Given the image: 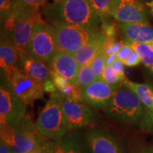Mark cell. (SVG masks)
Here are the masks:
<instances>
[{"mask_svg": "<svg viewBox=\"0 0 153 153\" xmlns=\"http://www.w3.org/2000/svg\"><path fill=\"white\" fill-rule=\"evenodd\" d=\"M63 111L68 131L85 128L97 120V113L92 107L80 102L64 99Z\"/></svg>", "mask_w": 153, "mask_h": 153, "instance_id": "obj_10", "label": "cell"}, {"mask_svg": "<svg viewBox=\"0 0 153 153\" xmlns=\"http://www.w3.org/2000/svg\"><path fill=\"white\" fill-rule=\"evenodd\" d=\"M118 88L101 79H97L81 89L83 103L96 109H104L110 104Z\"/></svg>", "mask_w": 153, "mask_h": 153, "instance_id": "obj_12", "label": "cell"}, {"mask_svg": "<svg viewBox=\"0 0 153 153\" xmlns=\"http://www.w3.org/2000/svg\"><path fill=\"white\" fill-rule=\"evenodd\" d=\"M56 43L59 51L73 55L84 46L99 30L83 26L53 23Z\"/></svg>", "mask_w": 153, "mask_h": 153, "instance_id": "obj_7", "label": "cell"}, {"mask_svg": "<svg viewBox=\"0 0 153 153\" xmlns=\"http://www.w3.org/2000/svg\"><path fill=\"white\" fill-rule=\"evenodd\" d=\"M146 4L149 7V8H150L151 14H152L153 16V0H152V1H150V2H148Z\"/></svg>", "mask_w": 153, "mask_h": 153, "instance_id": "obj_37", "label": "cell"}, {"mask_svg": "<svg viewBox=\"0 0 153 153\" xmlns=\"http://www.w3.org/2000/svg\"><path fill=\"white\" fill-rule=\"evenodd\" d=\"M114 0H89L95 14L101 19L110 16Z\"/></svg>", "mask_w": 153, "mask_h": 153, "instance_id": "obj_26", "label": "cell"}, {"mask_svg": "<svg viewBox=\"0 0 153 153\" xmlns=\"http://www.w3.org/2000/svg\"><path fill=\"white\" fill-rule=\"evenodd\" d=\"M43 12L52 24L60 23L97 29L101 22L89 0H63L45 6Z\"/></svg>", "mask_w": 153, "mask_h": 153, "instance_id": "obj_3", "label": "cell"}, {"mask_svg": "<svg viewBox=\"0 0 153 153\" xmlns=\"http://www.w3.org/2000/svg\"><path fill=\"white\" fill-rule=\"evenodd\" d=\"M19 60V54L16 47L5 33L1 34L0 43V67L4 70L10 66H17Z\"/></svg>", "mask_w": 153, "mask_h": 153, "instance_id": "obj_18", "label": "cell"}, {"mask_svg": "<svg viewBox=\"0 0 153 153\" xmlns=\"http://www.w3.org/2000/svg\"><path fill=\"white\" fill-rule=\"evenodd\" d=\"M65 153H89L85 135L79 132L72 131L64 137L57 140Z\"/></svg>", "mask_w": 153, "mask_h": 153, "instance_id": "obj_19", "label": "cell"}, {"mask_svg": "<svg viewBox=\"0 0 153 153\" xmlns=\"http://www.w3.org/2000/svg\"><path fill=\"white\" fill-rule=\"evenodd\" d=\"M85 137L89 153H126L121 140L106 130L91 129Z\"/></svg>", "mask_w": 153, "mask_h": 153, "instance_id": "obj_11", "label": "cell"}, {"mask_svg": "<svg viewBox=\"0 0 153 153\" xmlns=\"http://www.w3.org/2000/svg\"><path fill=\"white\" fill-rule=\"evenodd\" d=\"M104 39L105 36L99 30L83 47L74 53L73 56L80 67L91 65L94 57L101 51Z\"/></svg>", "mask_w": 153, "mask_h": 153, "instance_id": "obj_17", "label": "cell"}, {"mask_svg": "<svg viewBox=\"0 0 153 153\" xmlns=\"http://www.w3.org/2000/svg\"><path fill=\"white\" fill-rule=\"evenodd\" d=\"M120 1H130V2H133V3H141L140 0H120Z\"/></svg>", "mask_w": 153, "mask_h": 153, "instance_id": "obj_38", "label": "cell"}, {"mask_svg": "<svg viewBox=\"0 0 153 153\" xmlns=\"http://www.w3.org/2000/svg\"><path fill=\"white\" fill-rule=\"evenodd\" d=\"M110 16L120 23H140L150 24L148 15L142 3L114 0Z\"/></svg>", "mask_w": 153, "mask_h": 153, "instance_id": "obj_13", "label": "cell"}, {"mask_svg": "<svg viewBox=\"0 0 153 153\" xmlns=\"http://www.w3.org/2000/svg\"><path fill=\"white\" fill-rule=\"evenodd\" d=\"M0 153H13L9 145L1 140L0 143Z\"/></svg>", "mask_w": 153, "mask_h": 153, "instance_id": "obj_35", "label": "cell"}, {"mask_svg": "<svg viewBox=\"0 0 153 153\" xmlns=\"http://www.w3.org/2000/svg\"><path fill=\"white\" fill-rule=\"evenodd\" d=\"M15 0H0V10H1V19H4L10 12Z\"/></svg>", "mask_w": 153, "mask_h": 153, "instance_id": "obj_29", "label": "cell"}, {"mask_svg": "<svg viewBox=\"0 0 153 153\" xmlns=\"http://www.w3.org/2000/svg\"><path fill=\"white\" fill-rule=\"evenodd\" d=\"M3 72L11 90L26 105L43 98V84L28 75L18 66L8 67Z\"/></svg>", "mask_w": 153, "mask_h": 153, "instance_id": "obj_6", "label": "cell"}, {"mask_svg": "<svg viewBox=\"0 0 153 153\" xmlns=\"http://www.w3.org/2000/svg\"><path fill=\"white\" fill-rule=\"evenodd\" d=\"M123 86L136 94L148 113L153 114V88L148 84L137 83L126 79Z\"/></svg>", "mask_w": 153, "mask_h": 153, "instance_id": "obj_21", "label": "cell"}, {"mask_svg": "<svg viewBox=\"0 0 153 153\" xmlns=\"http://www.w3.org/2000/svg\"><path fill=\"white\" fill-rule=\"evenodd\" d=\"M0 133L1 140L13 153H28L45 141L36 124L26 116L12 125L1 126Z\"/></svg>", "mask_w": 153, "mask_h": 153, "instance_id": "obj_4", "label": "cell"}, {"mask_svg": "<svg viewBox=\"0 0 153 153\" xmlns=\"http://www.w3.org/2000/svg\"><path fill=\"white\" fill-rule=\"evenodd\" d=\"M43 87H44V90H45V91H46V92L52 94L57 91V88L55 87L53 79H49L45 82V83L43 84Z\"/></svg>", "mask_w": 153, "mask_h": 153, "instance_id": "obj_33", "label": "cell"}, {"mask_svg": "<svg viewBox=\"0 0 153 153\" xmlns=\"http://www.w3.org/2000/svg\"><path fill=\"white\" fill-rule=\"evenodd\" d=\"M128 43L137 53L142 62L145 66L148 68H153V51L148 44L137 42H130Z\"/></svg>", "mask_w": 153, "mask_h": 153, "instance_id": "obj_23", "label": "cell"}, {"mask_svg": "<svg viewBox=\"0 0 153 153\" xmlns=\"http://www.w3.org/2000/svg\"><path fill=\"white\" fill-rule=\"evenodd\" d=\"M148 114H149V116H150V119H151V120H152V124H153V114H151V113H148Z\"/></svg>", "mask_w": 153, "mask_h": 153, "instance_id": "obj_40", "label": "cell"}, {"mask_svg": "<svg viewBox=\"0 0 153 153\" xmlns=\"http://www.w3.org/2000/svg\"><path fill=\"white\" fill-rule=\"evenodd\" d=\"M97 79V78L96 77L95 74L94 73L91 65H84L80 67L75 85L80 89H82L86 86L90 85Z\"/></svg>", "mask_w": 153, "mask_h": 153, "instance_id": "obj_25", "label": "cell"}, {"mask_svg": "<svg viewBox=\"0 0 153 153\" xmlns=\"http://www.w3.org/2000/svg\"><path fill=\"white\" fill-rule=\"evenodd\" d=\"M2 20L4 33L16 47L19 58L28 53L27 49L33 28L38 23L43 22L39 8L15 0L11 11Z\"/></svg>", "mask_w": 153, "mask_h": 153, "instance_id": "obj_1", "label": "cell"}, {"mask_svg": "<svg viewBox=\"0 0 153 153\" xmlns=\"http://www.w3.org/2000/svg\"><path fill=\"white\" fill-rule=\"evenodd\" d=\"M148 44V45H149V46H150V48L153 51V41H150V42H149L148 43H147Z\"/></svg>", "mask_w": 153, "mask_h": 153, "instance_id": "obj_39", "label": "cell"}, {"mask_svg": "<svg viewBox=\"0 0 153 153\" xmlns=\"http://www.w3.org/2000/svg\"><path fill=\"white\" fill-rule=\"evenodd\" d=\"M124 43L123 41H116L114 37H106L103 43L101 52L104 55L107 65H110L113 61L117 59L118 50Z\"/></svg>", "mask_w": 153, "mask_h": 153, "instance_id": "obj_22", "label": "cell"}, {"mask_svg": "<svg viewBox=\"0 0 153 153\" xmlns=\"http://www.w3.org/2000/svg\"><path fill=\"white\" fill-rule=\"evenodd\" d=\"M150 70H151V72H152V74H153V68H150Z\"/></svg>", "mask_w": 153, "mask_h": 153, "instance_id": "obj_42", "label": "cell"}, {"mask_svg": "<svg viewBox=\"0 0 153 153\" xmlns=\"http://www.w3.org/2000/svg\"><path fill=\"white\" fill-rule=\"evenodd\" d=\"M101 32L106 37H114L116 33V26L108 21V17L101 19Z\"/></svg>", "mask_w": 153, "mask_h": 153, "instance_id": "obj_28", "label": "cell"}, {"mask_svg": "<svg viewBox=\"0 0 153 153\" xmlns=\"http://www.w3.org/2000/svg\"><path fill=\"white\" fill-rule=\"evenodd\" d=\"M136 153H153V145L140 149Z\"/></svg>", "mask_w": 153, "mask_h": 153, "instance_id": "obj_36", "label": "cell"}, {"mask_svg": "<svg viewBox=\"0 0 153 153\" xmlns=\"http://www.w3.org/2000/svg\"><path fill=\"white\" fill-rule=\"evenodd\" d=\"M28 153H49L48 142H44Z\"/></svg>", "mask_w": 153, "mask_h": 153, "instance_id": "obj_32", "label": "cell"}, {"mask_svg": "<svg viewBox=\"0 0 153 153\" xmlns=\"http://www.w3.org/2000/svg\"><path fill=\"white\" fill-rule=\"evenodd\" d=\"M23 3L33 7L39 8L40 7H43L47 2V0H19Z\"/></svg>", "mask_w": 153, "mask_h": 153, "instance_id": "obj_31", "label": "cell"}, {"mask_svg": "<svg viewBox=\"0 0 153 153\" xmlns=\"http://www.w3.org/2000/svg\"><path fill=\"white\" fill-rule=\"evenodd\" d=\"M104 113L119 123L145 131L152 130V122L148 111L136 94L131 89H118Z\"/></svg>", "mask_w": 153, "mask_h": 153, "instance_id": "obj_2", "label": "cell"}, {"mask_svg": "<svg viewBox=\"0 0 153 153\" xmlns=\"http://www.w3.org/2000/svg\"><path fill=\"white\" fill-rule=\"evenodd\" d=\"M106 65V57L101 51L100 53L94 57V59L91 63V67L97 79H101V76H102V74Z\"/></svg>", "mask_w": 153, "mask_h": 153, "instance_id": "obj_27", "label": "cell"}, {"mask_svg": "<svg viewBox=\"0 0 153 153\" xmlns=\"http://www.w3.org/2000/svg\"><path fill=\"white\" fill-rule=\"evenodd\" d=\"M110 65L112 66L115 70H116L121 74H125V73H124V64L121 62V61L118 60V59H116V60L113 61V62L111 63Z\"/></svg>", "mask_w": 153, "mask_h": 153, "instance_id": "obj_34", "label": "cell"}, {"mask_svg": "<svg viewBox=\"0 0 153 153\" xmlns=\"http://www.w3.org/2000/svg\"><path fill=\"white\" fill-rule=\"evenodd\" d=\"M51 71L60 74L75 85L80 66L73 55L58 51L50 62Z\"/></svg>", "mask_w": 153, "mask_h": 153, "instance_id": "obj_14", "label": "cell"}, {"mask_svg": "<svg viewBox=\"0 0 153 153\" xmlns=\"http://www.w3.org/2000/svg\"><path fill=\"white\" fill-rule=\"evenodd\" d=\"M118 29L126 43L137 42L148 43L153 41V27L150 24L120 23L118 24Z\"/></svg>", "mask_w": 153, "mask_h": 153, "instance_id": "obj_16", "label": "cell"}, {"mask_svg": "<svg viewBox=\"0 0 153 153\" xmlns=\"http://www.w3.org/2000/svg\"><path fill=\"white\" fill-rule=\"evenodd\" d=\"M26 104L14 94L5 77L0 86V124L12 125L26 116Z\"/></svg>", "mask_w": 153, "mask_h": 153, "instance_id": "obj_9", "label": "cell"}, {"mask_svg": "<svg viewBox=\"0 0 153 153\" xmlns=\"http://www.w3.org/2000/svg\"><path fill=\"white\" fill-rule=\"evenodd\" d=\"M17 66L28 75L43 84L52 79L51 68L45 62L35 58L28 53L19 58Z\"/></svg>", "mask_w": 153, "mask_h": 153, "instance_id": "obj_15", "label": "cell"}, {"mask_svg": "<svg viewBox=\"0 0 153 153\" xmlns=\"http://www.w3.org/2000/svg\"><path fill=\"white\" fill-rule=\"evenodd\" d=\"M101 79L106 82L109 85L114 87H118L123 85L124 80L126 79L125 74H121L111 65H106L105 68Z\"/></svg>", "mask_w": 153, "mask_h": 153, "instance_id": "obj_24", "label": "cell"}, {"mask_svg": "<svg viewBox=\"0 0 153 153\" xmlns=\"http://www.w3.org/2000/svg\"><path fill=\"white\" fill-rule=\"evenodd\" d=\"M52 79L57 91L62 96L63 98L76 102H83L80 88L73 85L60 74L53 72Z\"/></svg>", "mask_w": 153, "mask_h": 153, "instance_id": "obj_20", "label": "cell"}, {"mask_svg": "<svg viewBox=\"0 0 153 153\" xmlns=\"http://www.w3.org/2000/svg\"><path fill=\"white\" fill-rule=\"evenodd\" d=\"M27 50L28 54L31 56L50 63L59 51L53 26L44 22L36 24Z\"/></svg>", "mask_w": 153, "mask_h": 153, "instance_id": "obj_8", "label": "cell"}, {"mask_svg": "<svg viewBox=\"0 0 153 153\" xmlns=\"http://www.w3.org/2000/svg\"><path fill=\"white\" fill-rule=\"evenodd\" d=\"M55 2H59V1H62L63 0H54Z\"/></svg>", "mask_w": 153, "mask_h": 153, "instance_id": "obj_41", "label": "cell"}, {"mask_svg": "<svg viewBox=\"0 0 153 153\" xmlns=\"http://www.w3.org/2000/svg\"><path fill=\"white\" fill-rule=\"evenodd\" d=\"M55 142H48V150L49 153H65L60 143L57 140H55Z\"/></svg>", "mask_w": 153, "mask_h": 153, "instance_id": "obj_30", "label": "cell"}, {"mask_svg": "<svg viewBox=\"0 0 153 153\" xmlns=\"http://www.w3.org/2000/svg\"><path fill=\"white\" fill-rule=\"evenodd\" d=\"M64 98L58 91L51 94L50 98L40 113L36 127L44 137L57 140L68 132L64 111Z\"/></svg>", "mask_w": 153, "mask_h": 153, "instance_id": "obj_5", "label": "cell"}]
</instances>
